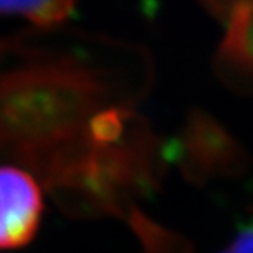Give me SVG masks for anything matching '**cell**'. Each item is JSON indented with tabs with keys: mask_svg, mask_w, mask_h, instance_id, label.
<instances>
[{
	"mask_svg": "<svg viewBox=\"0 0 253 253\" xmlns=\"http://www.w3.org/2000/svg\"><path fill=\"white\" fill-rule=\"evenodd\" d=\"M7 92L2 107L7 135L33 151L56 146V169L89 145L78 138L87 136L89 115L104 99L105 85L90 71L64 64L22 74Z\"/></svg>",
	"mask_w": 253,
	"mask_h": 253,
	"instance_id": "obj_1",
	"label": "cell"
},
{
	"mask_svg": "<svg viewBox=\"0 0 253 253\" xmlns=\"http://www.w3.org/2000/svg\"><path fill=\"white\" fill-rule=\"evenodd\" d=\"M188 179L204 183L212 176H235L245 169L249 156L229 131L202 110H192L181 140L163 148Z\"/></svg>",
	"mask_w": 253,
	"mask_h": 253,
	"instance_id": "obj_2",
	"label": "cell"
},
{
	"mask_svg": "<svg viewBox=\"0 0 253 253\" xmlns=\"http://www.w3.org/2000/svg\"><path fill=\"white\" fill-rule=\"evenodd\" d=\"M43 199L37 181L13 166H0V250H17L37 235Z\"/></svg>",
	"mask_w": 253,
	"mask_h": 253,
	"instance_id": "obj_3",
	"label": "cell"
},
{
	"mask_svg": "<svg viewBox=\"0 0 253 253\" xmlns=\"http://www.w3.org/2000/svg\"><path fill=\"white\" fill-rule=\"evenodd\" d=\"M227 33L217 56L225 79L253 87V2L232 3L225 22Z\"/></svg>",
	"mask_w": 253,
	"mask_h": 253,
	"instance_id": "obj_4",
	"label": "cell"
},
{
	"mask_svg": "<svg viewBox=\"0 0 253 253\" xmlns=\"http://www.w3.org/2000/svg\"><path fill=\"white\" fill-rule=\"evenodd\" d=\"M130 224L138 235L145 253H191L188 240L156 225L138 211L130 212Z\"/></svg>",
	"mask_w": 253,
	"mask_h": 253,
	"instance_id": "obj_5",
	"label": "cell"
},
{
	"mask_svg": "<svg viewBox=\"0 0 253 253\" xmlns=\"http://www.w3.org/2000/svg\"><path fill=\"white\" fill-rule=\"evenodd\" d=\"M71 2H0V15L23 17L37 27H54L63 23L73 13Z\"/></svg>",
	"mask_w": 253,
	"mask_h": 253,
	"instance_id": "obj_6",
	"label": "cell"
},
{
	"mask_svg": "<svg viewBox=\"0 0 253 253\" xmlns=\"http://www.w3.org/2000/svg\"><path fill=\"white\" fill-rule=\"evenodd\" d=\"M130 112L125 109H109L95 114L87 124V141L94 146H110L120 138Z\"/></svg>",
	"mask_w": 253,
	"mask_h": 253,
	"instance_id": "obj_7",
	"label": "cell"
},
{
	"mask_svg": "<svg viewBox=\"0 0 253 253\" xmlns=\"http://www.w3.org/2000/svg\"><path fill=\"white\" fill-rule=\"evenodd\" d=\"M222 253H253V222L242 227L232 244Z\"/></svg>",
	"mask_w": 253,
	"mask_h": 253,
	"instance_id": "obj_8",
	"label": "cell"
}]
</instances>
